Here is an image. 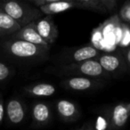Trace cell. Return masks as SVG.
Segmentation results:
<instances>
[{"label":"cell","instance_id":"cell-1","mask_svg":"<svg viewBox=\"0 0 130 130\" xmlns=\"http://www.w3.org/2000/svg\"><path fill=\"white\" fill-rule=\"evenodd\" d=\"M48 73L59 77L83 76L94 78L109 80L110 76L102 68L96 59H90L87 61L72 62L69 64L56 65L47 70Z\"/></svg>","mask_w":130,"mask_h":130},{"label":"cell","instance_id":"cell-2","mask_svg":"<svg viewBox=\"0 0 130 130\" xmlns=\"http://www.w3.org/2000/svg\"><path fill=\"white\" fill-rule=\"evenodd\" d=\"M4 51L11 57L24 61H45L50 49L22 39L10 38L3 43Z\"/></svg>","mask_w":130,"mask_h":130},{"label":"cell","instance_id":"cell-3","mask_svg":"<svg viewBox=\"0 0 130 130\" xmlns=\"http://www.w3.org/2000/svg\"><path fill=\"white\" fill-rule=\"evenodd\" d=\"M0 8H2L22 27L36 22L44 15L39 8L32 7L20 0H5L1 3Z\"/></svg>","mask_w":130,"mask_h":130},{"label":"cell","instance_id":"cell-4","mask_svg":"<svg viewBox=\"0 0 130 130\" xmlns=\"http://www.w3.org/2000/svg\"><path fill=\"white\" fill-rule=\"evenodd\" d=\"M104 130H122L130 119V102H121L101 110Z\"/></svg>","mask_w":130,"mask_h":130},{"label":"cell","instance_id":"cell-5","mask_svg":"<svg viewBox=\"0 0 130 130\" xmlns=\"http://www.w3.org/2000/svg\"><path fill=\"white\" fill-rule=\"evenodd\" d=\"M101 52L102 51L93 45H86L78 47H68L64 48L54 57V62L56 65H63L95 59Z\"/></svg>","mask_w":130,"mask_h":130},{"label":"cell","instance_id":"cell-6","mask_svg":"<svg viewBox=\"0 0 130 130\" xmlns=\"http://www.w3.org/2000/svg\"><path fill=\"white\" fill-rule=\"evenodd\" d=\"M105 85L106 80L83 76L64 77L60 82V86L62 88L78 94L95 91L103 88Z\"/></svg>","mask_w":130,"mask_h":130},{"label":"cell","instance_id":"cell-7","mask_svg":"<svg viewBox=\"0 0 130 130\" xmlns=\"http://www.w3.org/2000/svg\"><path fill=\"white\" fill-rule=\"evenodd\" d=\"M95 59L110 78H118L127 72L126 60L122 51L101 52Z\"/></svg>","mask_w":130,"mask_h":130},{"label":"cell","instance_id":"cell-8","mask_svg":"<svg viewBox=\"0 0 130 130\" xmlns=\"http://www.w3.org/2000/svg\"><path fill=\"white\" fill-rule=\"evenodd\" d=\"M32 126L36 128L44 127L52 123L54 119V110L50 103L43 101L34 103L31 107Z\"/></svg>","mask_w":130,"mask_h":130},{"label":"cell","instance_id":"cell-9","mask_svg":"<svg viewBox=\"0 0 130 130\" xmlns=\"http://www.w3.org/2000/svg\"><path fill=\"white\" fill-rule=\"evenodd\" d=\"M55 110L58 117L64 123H73L81 117L79 106L70 100H57L55 102Z\"/></svg>","mask_w":130,"mask_h":130},{"label":"cell","instance_id":"cell-10","mask_svg":"<svg viewBox=\"0 0 130 130\" xmlns=\"http://www.w3.org/2000/svg\"><path fill=\"white\" fill-rule=\"evenodd\" d=\"M37 31L48 45L52 46L57 39L59 31L52 15H45L35 22Z\"/></svg>","mask_w":130,"mask_h":130},{"label":"cell","instance_id":"cell-11","mask_svg":"<svg viewBox=\"0 0 130 130\" xmlns=\"http://www.w3.org/2000/svg\"><path fill=\"white\" fill-rule=\"evenodd\" d=\"M6 114L10 124L20 125L27 115V107L23 101L19 98H11L6 106Z\"/></svg>","mask_w":130,"mask_h":130},{"label":"cell","instance_id":"cell-12","mask_svg":"<svg viewBox=\"0 0 130 130\" xmlns=\"http://www.w3.org/2000/svg\"><path fill=\"white\" fill-rule=\"evenodd\" d=\"M11 38H16V39H22L24 41L29 42V43L35 44V45H41L45 48H51V45H48L43 38L40 37L38 32L37 31L35 22H30L27 25L22 27L18 31L11 35Z\"/></svg>","mask_w":130,"mask_h":130},{"label":"cell","instance_id":"cell-13","mask_svg":"<svg viewBox=\"0 0 130 130\" xmlns=\"http://www.w3.org/2000/svg\"><path fill=\"white\" fill-rule=\"evenodd\" d=\"M23 90L26 94L32 97H49L55 94L56 87L54 85L47 82H38L26 86Z\"/></svg>","mask_w":130,"mask_h":130},{"label":"cell","instance_id":"cell-14","mask_svg":"<svg viewBox=\"0 0 130 130\" xmlns=\"http://www.w3.org/2000/svg\"><path fill=\"white\" fill-rule=\"evenodd\" d=\"M39 10L44 15H54L62 12L68 11L72 8H80L76 2L71 1H58V2L50 3L39 6Z\"/></svg>","mask_w":130,"mask_h":130},{"label":"cell","instance_id":"cell-15","mask_svg":"<svg viewBox=\"0 0 130 130\" xmlns=\"http://www.w3.org/2000/svg\"><path fill=\"white\" fill-rule=\"evenodd\" d=\"M22 26L0 8V37L11 36L18 31Z\"/></svg>","mask_w":130,"mask_h":130},{"label":"cell","instance_id":"cell-16","mask_svg":"<svg viewBox=\"0 0 130 130\" xmlns=\"http://www.w3.org/2000/svg\"><path fill=\"white\" fill-rule=\"evenodd\" d=\"M81 9H87L97 13H105L108 10L102 3L101 0H74Z\"/></svg>","mask_w":130,"mask_h":130},{"label":"cell","instance_id":"cell-17","mask_svg":"<svg viewBox=\"0 0 130 130\" xmlns=\"http://www.w3.org/2000/svg\"><path fill=\"white\" fill-rule=\"evenodd\" d=\"M119 18L124 23L130 25V0H126L119 10Z\"/></svg>","mask_w":130,"mask_h":130},{"label":"cell","instance_id":"cell-18","mask_svg":"<svg viewBox=\"0 0 130 130\" xmlns=\"http://www.w3.org/2000/svg\"><path fill=\"white\" fill-rule=\"evenodd\" d=\"M12 74V71L10 67L6 63L0 61V82L6 81L9 78Z\"/></svg>","mask_w":130,"mask_h":130},{"label":"cell","instance_id":"cell-19","mask_svg":"<svg viewBox=\"0 0 130 130\" xmlns=\"http://www.w3.org/2000/svg\"><path fill=\"white\" fill-rule=\"evenodd\" d=\"M29 1L34 3L38 7L43 6V5L50 4V3H54V2H58V1H71V2H75L74 0H29Z\"/></svg>","mask_w":130,"mask_h":130},{"label":"cell","instance_id":"cell-20","mask_svg":"<svg viewBox=\"0 0 130 130\" xmlns=\"http://www.w3.org/2000/svg\"><path fill=\"white\" fill-rule=\"evenodd\" d=\"M102 3L104 5L106 9L108 12H110L112 10L115 9L116 6H117V0H101Z\"/></svg>","mask_w":130,"mask_h":130},{"label":"cell","instance_id":"cell-21","mask_svg":"<svg viewBox=\"0 0 130 130\" xmlns=\"http://www.w3.org/2000/svg\"><path fill=\"white\" fill-rule=\"evenodd\" d=\"M122 53L124 54L125 60H126V67H127V72L130 73V46H128L127 48L122 50Z\"/></svg>","mask_w":130,"mask_h":130},{"label":"cell","instance_id":"cell-22","mask_svg":"<svg viewBox=\"0 0 130 130\" xmlns=\"http://www.w3.org/2000/svg\"><path fill=\"white\" fill-rule=\"evenodd\" d=\"M5 114H6V107L4 104V101L1 98L0 99V125L3 122V119H4Z\"/></svg>","mask_w":130,"mask_h":130},{"label":"cell","instance_id":"cell-23","mask_svg":"<svg viewBox=\"0 0 130 130\" xmlns=\"http://www.w3.org/2000/svg\"><path fill=\"white\" fill-rule=\"evenodd\" d=\"M78 130H96V127L94 126V124L91 122H87L81 126Z\"/></svg>","mask_w":130,"mask_h":130},{"label":"cell","instance_id":"cell-24","mask_svg":"<svg viewBox=\"0 0 130 130\" xmlns=\"http://www.w3.org/2000/svg\"><path fill=\"white\" fill-rule=\"evenodd\" d=\"M128 30H129V35H130V25H128Z\"/></svg>","mask_w":130,"mask_h":130},{"label":"cell","instance_id":"cell-25","mask_svg":"<svg viewBox=\"0 0 130 130\" xmlns=\"http://www.w3.org/2000/svg\"><path fill=\"white\" fill-rule=\"evenodd\" d=\"M0 99H1V95H0Z\"/></svg>","mask_w":130,"mask_h":130},{"label":"cell","instance_id":"cell-26","mask_svg":"<svg viewBox=\"0 0 130 130\" xmlns=\"http://www.w3.org/2000/svg\"><path fill=\"white\" fill-rule=\"evenodd\" d=\"M2 1H5V0H2Z\"/></svg>","mask_w":130,"mask_h":130}]
</instances>
